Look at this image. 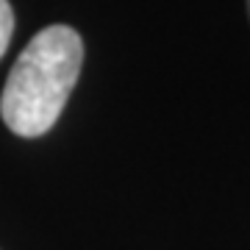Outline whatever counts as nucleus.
Returning a JSON list of instances; mask_svg holds the SVG:
<instances>
[{
    "label": "nucleus",
    "instance_id": "f03ea898",
    "mask_svg": "<svg viewBox=\"0 0 250 250\" xmlns=\"http://www.w3.org/2000/svg\"><path fill=\"white\" fill-rule=\"evenodd\" d=\"M11 34H14V11L9 0H0V59L9 50Z\"/></svg>",
    "mask_w": 250,
    "mask_h": 250
},
{
    "label": "nucleus",
    "instance_id": "7ed1b4c3",
    "mask_svg": "<svg viewBox=\"0 0 250 250\" xmlns=\"http://www.w3.org/2000/svg\"><path fill=\"white\" fill-rule=\"evenodd\" d=\"M248 14H250V0H248Z\"/></svg>",
    "mask_w": 250,
    "mask_h": 250
},
{
    "label": "nucleus",
    "instance_id": "f257e3e1",
    "mask_svg": "<svg viewBox=\"0 0 250 250\" xmlns=\"http://www.w3.org/2000/svg\"><path fill=\"white\" fill-rule=\"evenodd\" d=\"M83 64V39L70 25H47L25 45L6 78L0 117L11 134L36 139L62 117Z\"/></svg>",
    "mask_w": 250,
    "mask_h": 250
}]
</instances>
